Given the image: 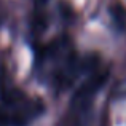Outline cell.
<instances>
[{
    "label": "cell",
    "instance_id": "6da1fadb",
    "mask_svg": "<svg viewBox=\"0 0 126 126\" xmlns=\"http://www.w3.org/2000/svg\"><path fill=\"white\" fill-rule=\"evenodd\" d=\"M110 15H112L113 22L118 24L120 27H123L126 24V11H125V8L120 5V3H115V5L110 8Z\"/></svg>",
    "mask_w": 126,
    "mask_h": 126
}]
</instances>
